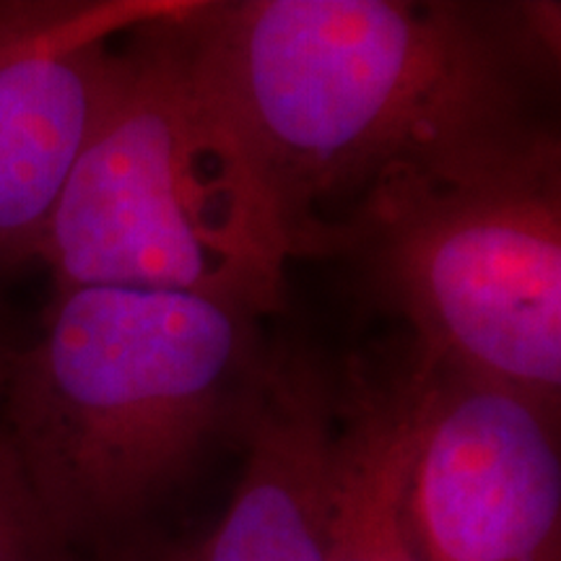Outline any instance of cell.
<instances>
[{
    "mask_svg": "<svg viewBox=\"0 0 561 561\" xmlns=\"http://www.w3.org/2000/svg\"><path fill=\"white\" fill-rule=\"evenodd\" d=\"M180 0H0V284L39 263L125 34Z\"/></svg>",
    "mask_w": 561,
    "mask_h": 561,
    "instance_id": "6",
    "label": "cell"
},
{
    "mask_svg": "<svg viewBox=\"0 0 561 561\" xmlns=\"http://www.w3.org/2000/svg\"><path fill=\"white\" fill-rule=\"evenodd\" d=\"M100 561H203V541L201 543L161 546V549L146 553V557H136V559H110V557H102Z\"/></svg>",
    "mask_w": 561,
    "mask_h": 561,
    "instance_id": "10",
    "label": "cell"
},
{
    "mask_svg": "<svg viewBox=\"0 0 561 561\" xmlns=\"http://www.w3.org/2000/svg\"><path fill=\"white\" fill-rule=\"evenodd\" d=\"M523 16L411 0H195V76L280 261L351 257L401 195L541 128Z\"/></svg>",
    "mask_w": 561,
    "mask_h": 561,
    "instance_id": "1",
    "label": "cell"
},
{
    "mask_svg": "<svg viewBox=\"0 0 561 561\" xmlns=\"http://www.w3.org/2000/svg\"><path fill=\"white\" fill-rule=\"evenodd\" d=\"M234 426L242 473L203 561H325L335 371L301 343H268Z\"/></svg>",
    "mask_w": 561,
    "mask_h": 561,
    "instance_id": "7",
    "label": "cell"
},
{
    "mask_svg": "<svg viewBox=\"0 0 561 561\" xmlns=\"http://www.w3.org/2000/svg\"><path fill=\"white\" fill-rule=\"evenodd\" d=\"M354 261L419 367L561 405V144L549 123L405 193Z\"/></svg>",
    "mask_w": 561,
    "mask_h": 561,
    "instance_id": "4",
    "label": "cell"
},
{
    "mask_svg": "<svg viewBox=\"0 0 561 561\" xmlns=\"http://www.w3.org/2000/svg\"><path fill=\"white\" fill-rule=\"evenodd\" d=\"M180 0L121 42L107 102L70 170L39 263L55 289L180 291L265 318L284 261L234 140L195 76Z\"/></svg>",
    "mask_w": 561,
    "mask_h": 561,
    "instance_id": "3",
    "label": "cell"
},
{
    "mask_svg": "<svg viewBox=\"0 0 561 561\" xmlns=\"http://www.w3.org/2000/svg\"><path fill=\"white\" fill-rule=\"evenodd\" d=\"M261 318L180 291L55 289L19 346L0 421L76 557L110 553L234 426L265 343Z\"/></svg>",
    "mask_w": 561,
    "mask_h": 561,
    "instance_id": "2",
    "label": "cell"
},
{
    "mask_svg": "<svg viewBox=\"0 0 561 561\" xmlns=\"http://www.w3.org/2000/svg\"><path fill=\"white\" fill-rule=\"evenodd\" d=\"M416 401L409 348L335 371L325 561H424L409 515Z\"/></svg>",
    "mask_w": 561,
    "mask_h": 561,
    "instance_id": "8",
    "label": "cell"
},
{
    "mask_svg": "<svg viewBox=\"0 0 561 561\" xmlns=\"http://www.w3.org/2000/svg\"><path fill=\"white\" fill-rule=\"evenodd\" d=\"M416 371L409 515L421 559L561 561L557 413L458 371Z\"/></svg>",
    "mask_w": 561,
    "mask_h": 561,
    "instance_id": "5",
    "label": "cell"
},
{
    "mask_svg": "<svg viewBox=\"0 0 561 561\" xmlns=\"http://www.w3.org/2000/svg\"><path fill=\"white\" fill-rule=\"evenodd\" d=\"M16 348H19V343H13L9 328H5V322L0 320V398H3L5 377H9L11 359H13V354H16Z\"/></svg>",
    "mask_w": 561,
    "mask_h": 561,
    "instance_id": "11",
    "label": "cell"
},
{
    "mask_svg": "<svg viewBox=\"0 0 561 561\" xmlns=\"http://www.w3.org/2000/svg\"><path fill=\"white\" fill-rule=\"evenodd\" d=\"M0 561H81L47 520L0 421Z\"/></svg>",
    "mask_w": 561,
    "mask_h": 561,
    "instance_id": "9",
    "label": "cell"
}]
</instances>
